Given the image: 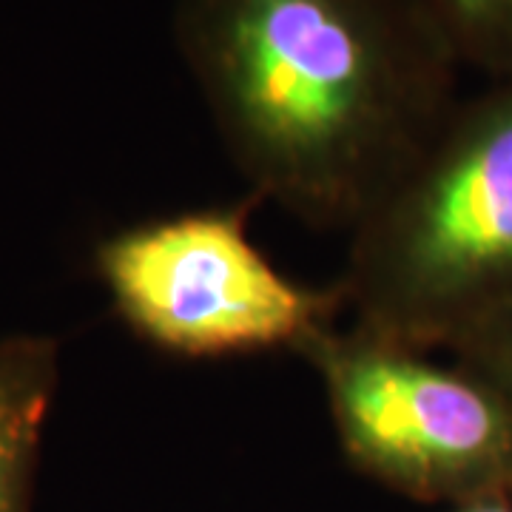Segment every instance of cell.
<instances>
[{"instance_id":"cell-5","label":"cell","mask_w":512,"mask_h":512,"mask_svg":"<svg viewBox=\"0 0 512 512\" xmlns=\"http://www.w3.org/2000/svg\"><path fill=\"white\" fill-rule=\"evenodd\" d=\"M60 384L52 336L0 339V512H32L46 421Z\"/></svg>"},{"instance_id":"cell-1","label":"cell","mask_w":512,"mask_h":512,"mask_svg":"<svg viewBox=\"0 0 512 512\" xmlns=\"http://www.w3.org/2000/svg\"><path fill=\"white\" fill-rule=\"evenodd\" d=\"M171 32L256 197L322 231L350 234L456 109L416 0H174Z\"/></svg>"},{"instance_id":"cell-2","label":"cell","mask_w":512,"mask_h":512,"mask_svg":"<svg viewBox=\"0 0 512 512\" xmlns=\"http://www.w3.org/2000/svg\"><path fill=\"white\" fill-rule=\"evenodd\" d=\"M336 282L353 328L404 348L456 345L512 305V74L456 106L348 234Z\"/></svg>"},{"instance_id":"cell-7","label":"cell","mask_w":512,"mask_h":512,"mask_svg":"<svg viewBox=\"0 0 512 512\" xmlns=\"http://www.w3.org/2000/svg\"><path fill=\"white\" fill-rule=\"evenodd\" d=\"M453 348L461 350V367L498 390L512 410V305L470 330Z\"/></svg>"},{"instance_id":"cell-3","label":"cell","mask_w":512,"mask_h":512,"mask_svg":"<svg viewBox=\"0 0 512 512\" xmlns=\"http://www.w3.org/2000/svg\"><path fill=\"white\" fill-rule=\"evenodd\" d=\"M251 205H211L103 237L94 274L137 339L185 359L299 348L345 311L333 288L282 274L248 231Z\"/></svg>"},{"instance_id":"cell-4","label":"cell","mask_w":512,"mask_h":512,"mask_svg":"<svg viewBox=\"0 0 512 512\" xmlns=\"http://www.w3.org/2000/svg\"><path fill=\"white\" fill-rule=\"evenodd\" d=\"M299 356L359 473L421 501L512 498V410L473 370L353 325L319 330Z\"/></svg>"},{"instance_id":"cell-8","label":"cell","mask_w":512,"mask_h":512,"mask_svg":"<svg viewBox=\"0 0 512 512\" xmlns=\"http://www.w3.org/2000/svg\"><path fill=\"white\" fill-rule=\"evenodd\" d=\"M456 512H512V498H481L461 504Z\"/></svg>"},{"instance_id":"cell-6","label":"cell","mask_w":512,"mask_h":512,"mask_svg":"<svg viewBox=\"0 0 512 512\" xmlns=\"http://www.w3.org/2000/svg\"><path fill=\"white\" fill-rule=\"evenodd\" d=\"M458 63L512 74V0H416Z\"/></svg>"}]
</instances>
